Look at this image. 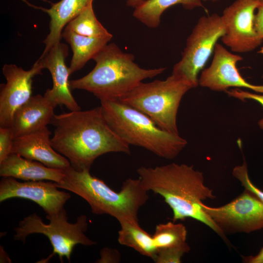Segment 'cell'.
<instances>
[{
    "instance_id": "1",
    "label": "cell",
    "mask_w": 263,
    "mask_h": 263,
    "mask_svg": "<svg viewBox=\"0 0 263 263\" xmlns=\"http://www.w3.org/2000/svg\"><path fill=\"white\" fill-rule=\"evenodd\" d=\"M53 148L76 170L89 169L99 156L109 152L130 153V145L111 128L101 107L54 114Z\"/></svg>"
},
{
    "instance_id": "2",
    "label": "cell",
    "mask_w": 263,
    "mask_h": 263,
    "mask_svg": "<svg viewBox=\"0 0 263 263\" xmlns=\"http://www.w3.org/2000/svg\"><path fill=\"white\" fill-rule=\"evenodd\" d=\"M137 172L146 191L163 198L172 210L173 222L188 218L196 220L210 228L226 244L229 243L201 207L203 201L216 197L205 185L203 172L192 166L175 163L154 168L141 167Z\"/></svg>"
},
{
    "instance_id": "3",
    "label": "cell",
    "mask_w": 263,
    "mask_h": 263,
    "mask_svg": "<svg viewBox=\"0 0 263 263\" xmlns=\"http://www.w3.org/2000/svg\"><path fill=\"white\" fill-rule=\"evenodd\" d=\"M63 172L61 181L55 182L56 187L82 198L94 214L110 215L119 224L139 223V210L149 199L148 191L139 178L126 179L120 190L116 192L92 175L89 169L76 170L71 166L63 169Z\"/></svg>"
},
{
    "instance_id": "4",
    "label": "cell",
    "mask_w": 263,
    "mask_h": 263,
    "mask_svg": "<svg viewBox=\"0 0 263 263\" xmlns=\"http://www.w3.org/2000/svg\"><path fill=\"white\" fill-rule=\"evenodd\" d=\"M95 65L86 75L70 80L71 90H83L100 100L118 99L146 78L162 74L165 68L146 69L134 62V56L114 43L105 46L94 57Z\"/></svg>"
},
{
    "instance_id": "5",
    "label": "cell",
    "mask_w": 263,
    "mask_h": 263,
    "mask_svg": "<svg viewBox=\"0 0 263 263\" xmlns=\"http://www.w3.org/2000/svg\"><path fill=\"white\" fill-rule=\"evenodd\" d=\"M100 102L109 126L129 145L142 147L159 157L172 159L187 144L179 134L163 130L146 114L119 99Z\"/></svg>"
},
{
    "instance_id": "6",
    "label": "cell",
    "mask_w": 263,
    "mask_h": 263,
    "mask_svg": "<svg viewBox=\"0 0 263 263\" xmlns=\"http://www.w3.org/2000/svg\"><path fill=\"white\" fill-rule=\"evenodd\" d=\"M192 88L188 82L172 74L164 80L142 82L118 99L146 114L163 130L179 134L178 110L182 97Z\"/></svg>"
},
{
    "instance_id": "7",
    "label": "cell",
    "mask_w": 263,
    "mask_h": 263,
    "mask_svg": "<svg viewBox=\"0 0 263 263\" xmlns=\"http://www.w3.org/2000/svg\"><path fill=\"white\" fill-rule=\"evenodd\" d=\"M46 216L50 222L48 224H45L38 215L34 213L24 218L14 229V239L23 243H25L26 237L31 234H41L47 237L53 251L48 257L39 263H46L56 254L61 263L63 257L70 262L72 253L76 244L92 246L96 244L95 241L85 234L88 226L86 215L82 214L77 217L75 223L68 221L64 208L56 214Z\"/></svg>"
},
{
    "instance_id": "8",
    "label": "cell",
    "mask_w": 263,
    "mask_h": 263,
    "mask_svg": "<svg viewBox=\"0 0 263 263\" xmlns=\"http://www.w3.org/2000/svg\"><path fill=\"white\" fill-rule=\"evenodd\" d=\"M225 30L222 16L217 14L201 17L188 37L181 59L174 65L172 74L188 81L193 88L198 86V74Z\"/></svg>"
},
{
    "instance_id": "9",
    "label": "cell",
    "mask_w": 263,
    "mask_h": 263,
    "mask_svg": "<svg viewBox=\"0 0 263 263\" xmlns=\"http://www.w3.org/2000/svg\"><path fill=\"white\" fill-rule=\"evenodd\" d=\"M201 206L225 236L236 233H249L263 228V203L246 189L222 206L211 207L203 203Z\"/></svg>"
},
{
    "instance_id": "10",
    "label": "cell",
    "mask_w": 263,
    "mask_h": 263,
    "mask_svg": "<svg viewBox=\"0 0 263 263\" xmlns=\"http://www.w3.org/2000/svg\"><path fill=\"white\" fill-rule=\"evenodd\" d=\"M259 4L256 0H236L224 10L221 16L225 30L221 38L232 52H251L263 42L255 27V12Z\"/></svg>"
},
{
    "instance_id": "11",
    "label": "cell",
    "mask_w": 263,
    "mask_h": 263,
    "mask_svg": "<svg viewBox=\"0 0 263 263\" xmlns=\"http://www.w3.org/2000/svg\"><path fill=\"white\" fill-rule=\"evenodd\" d=\"M43 67L38 59L29 70L15 64H5L2 72L6 83L0 84V127H10L15 112L32 96L33 78Z\"/></svg>"
},
{
    "instance_id": "12",
    "label": "cell",
    "mask_w": 263,
    "mask_h": 263,
    "mask_svg": "<svg viewBox=\"0 0 263 263\" xmlns=\"http://www.w3.org/2000/svg\"><path fill=\"white\" fill-rule=\"evenodd\" d=\"M13 198L31 200L41 207L46 215L64 209L71 198L69 193L58 189L55 182L44 181L19 182L12 177H2L0 181V202Z\"/></svg>"
},
{
    "instance_id": "13",
    "label": "cell",
    "mask_w": 263,
    "mask_h": 263,
    "mask_svg": "<svg viewBox=\"0 0 263 263\" xmlns=\"http://www.w3.org/2000/svg\"><path fill=\"white\" fill-rule=\"evenodd\" d=\"M210 65L204 69L199 78V85L215 91H225L230 87H243L263 93V85L247 82L240 75L237 63L243 60L239 55L233 54L222 45L217 43Z\"/></svg>"
},
{
    "instance_id": "14",
    "label": "cell",
    "mask_w": 263,
    "mask_h": 263,
    "mask_svg": "<svg viewBox=\"0 0 263 263\" xmlns=\"http://www.w3.org/2000/svg\"><path fill=\"white\" fill-rule=\"evenodd\" d=\"M68 56V46L58 42L38 58L43 68L50 72L53 87L47 89L44 95L57 105H64L70 111L80 110V107L73 97L70 86L69 67L65 63Z\"/></svg>"
},
{
    "instance_id": "15",
    "label": "cell",
    "mask_w": 263,
    "mask_h": 263,
    "mask_svg": "<svg viewBox=\"0 0 263 263\" xmlns=\"http://www.w3.org/2000/svg\"><path fill=\"white\" fill-rule=\"evenodd\" d=\"M51 134L47 126L15 138L12 152L38 161L49 168L65 169L71 166V164L67 158L53 148Z\"/></svg>"
},
{
    "instance_id": "16",
    "label": "cell",
    "mask_w": 263,
    "mask_h": 263,
    "mask_svg": "<svg viewBox=\"0 0 263 263\" xmlns=\"http://www.w3.org/2000/svg\"><path fill=\"white\" fill-rule=\"evenodd\" d=\"M56 106L44 95L32 96L13 114L10 127L15 138L47 127L55 114Z\"/></svg>"
},
{
    "instance_id": "17",
    "label": "cell",
    "mask_w": 263,
    "mask_h": 263,
    "mask_svg": "<svg viewBox=\"0 0 263 263\" xmlns=\"http://www.w3.org/2000/svg\"><path fill=\"white\" fill-rule=\"evenodd\" d=\"M63 170L47 167L36 161L12 152L0 162V176L28 181L47 180L60 182Z\"/></svg>"
},
{
    "instance_id": "18",
    "label": "cell",
    "mask_w": 263,
    "mask_h": 263,
    "mask_svg": "<svg viewBox=\"0 0 263 263\" xmlns=\"http://www.w3.org/2000/svg\"><path fill=\"white\" fill-rule=\"evenodd\" d=\"M94 0H60L49 9L40 8L50 18L49 33L43 42L44 55L60 42L62 32L68 23L78 15Z\"/></svg>"
},
{
    "instance_id": "19",
    "label": "cell",
    "mask_w": 263,
    "mask_h": 263,
    "mask_svg": "<svg viewBox=\"0 0 263 263\" xmlns=\"http://www.w3.org/2000/svg\"><path fill=\"white\" fill-rule=\"evenodd\" d=\"M61 37L70 44L73 52L69 66L71 75L81 69L90 59H93L112 39L82 36L65 28Z\"/></svg>"
},
{
    "instance_id": "20",
    "label": "cell",
    "mask_w": 263,
    "mask_h": 263,
    "mask_svg": "<svg viewBox=\"0 0 263 263\" xmlns=\"http://www.w3.org/2000/svg\"><path fill=\"white\" fill-rule=\"evenodd\" d=\"M203 0H148L134 8L133 15L136 19L150 28L159 25L163 12L169 7L177 4L185 9L192 10L203 7Z\"/></svg>"
},
{
    "instance_id": "21",
    "label": "cell",
    "mask_w": 263,
    "mask_h": 263,
    "mask_svg": "<svg viewBox=\"0 0 263 263\" xmlns=\"http://www.w3.org/2000/svg\"><path fill=\"white\" fill-rule=\"evenodd\" d=\"M120 225L118 243L153 260L157 253V248L152 235L142 229L139 223L126 222Z\"/></svg>"
},
{
    "instance_id": "22",
    "label": "cell",
    "mask_w": 263,
    "mask_h": 263,
    "mask_svg": "<svg viewBox=\"0 0 263 263\" xmlns=\"http://www.w3.org/2000/svg\"><path fill=\"white\" fill-rule=\"evenodd\" d=\"M65 28L77 34L89 37L112 38L113 36L97 20L93 2L69 21Z\"/></svg>"
},
{
    "instance_id": "23",
    "label": "cell",
    "mask_w": 263,
    "mask_h": 263,
    "mask_svg": "<svg viewBox=\"0 0 263 263\" xmlns=\"http://www.w3.org/2000/svg\"><path fill=\"white\" fill-rule=\"evenodd\" d=\"M152 237L157 251L179 247L188 244L186 226L183 224L174 222L157 225Z\"/></svg>"
},
{
    "instance_id": "24",
    "label": "cell",
    "mask_w": 263,
    "mask_h": 263,
    "mask_svg": "<svg viewBox=\"0 0 263 263\" xmlns=\"http://www.w3.org/2000/svg\"><path fill=\"white\" fill-rule=\"evenodd\" d=\"M233 176L239 181L242 186L257 196L263 203V191L256 187L251 181L247 164L245 161L242 165L235 167L232 170Z\"/></svg>"
},
{
    "instance_id": "25",
    "label": "cell",
    "mask_w": 263,
    "mask_h": 263,
    "mask_svg": "<svg viewBox=\"0 0 263 263\" xmlns=\"http://www.w3.org/2000/svg\"><path fill=\"white\" fill-rule=\"evenodd\" d=\"M190 250L188 244L179 247L159 249L153 260L156 263H180L182 257Z\"/></svg>"
},
{
    "instance_id": "26",
    "label": "cell",
    "mask_w": 263,
    "mask_h": 263,
    "mask_svg": "<svg viewBox=\"0 0 263 263\" xmlns=\"http://www.w3.org/2000/svg\"><path fill=\"white\" fill-rule=\"evenodd\" d=\"M14 140L11 127H0V162L12 152Z\"/></svg>"
},
{
    "instance_id": "27",
    "label": "cell",
    "mask_w": 263,
    "mask_h": 263,
    "mask_svg": "<svg viewBox=\"0 0 263 263\" xmlns=\"http://www.w3.org/2000/svg\"><path fill=\"white\" fill-rule=\"evenodd\" d=\"M226 92L230 96L237 98L242 101L246 99L254 100L258 102L263 106V93L260 94L237 89L227 91ZM258 125L263 130V118L259 121Z\"/></svg>"
},
{
    "instance_id": "28",
    "label": "cell",
    "mask_w": 263,
    "mask_h": 263,
    "mask_svg": "<svg viewBox=\"0 0 263 263\" xmlns=\"http://www.w3.org/2000/svg\"><path fill=\"white\" fill-rule=\"evenodd\" d=\"M100 258L96 263H117L120 261V255L118 250L109 247H104L100 252Z\"/></svg>"
},
{
    "instance_id": "29",
    "label": "cell",
    "mask_w": 263,
    "mask_h": 263,
    "mask_svg": "<svg viewBox=\"0 0 263 263\" xmlns=\"http://www.w3.org/2000/svg\"><path fill=\"white\" fill-rule=\"evenodd\" d=\"M255 16V27L259 36L263 39V0L260 1Z\"/></svg>"
},
{
    "instance_id": "30",
    "label": "cell",
    "mask_w": 263,
    "mask_h": 263,
    "mask_svg": "<svg viewBox=\"0 0 263 263\" xmlns=\"http://www.w3.org/2000/svg\"><path fill=\"white\" fill-rule=\"evenodd\" d=\"M242 262L244 263H263V246L256 255L243 256Z\"/></svg>"
},
{
    "instance_id": "31",
    "label": "cell",
    "mask_w": 263,
    "mask_h": 263,
    "mask_svg": "<svg viewBox=\"0 0 263 263\" xmlns=\"http://www.w3.org/2000/svg\"><path fill=\"white\" fill-rule=\"evenodd\" d=\"M148 0H127V5L133 8H136Z\"/></svg>"
},
{
    "instance_id": "32",
    "label": "cell",
    "mask_w": 263,
    "mask_h": 263,
    "mask_svg": "<svg viewBox=\"0 0 263 263\" xmlns=\"http://www.w3.org/2000/svg\"><path fill=\"white\" fill-rule=\"evenodd\" d=\"M0 263H9L11 262L9 256L6 252L4 250L2 246H0Z\"/></svg>"
},
{
    "instance_id": "33",
    "label": "cell",
    "mask_w": 263,
    "mask_h": 263,
    "mask_svg": "<svg viewBox=\"0 0 263 263\" xmlns=\"http://www.w3.org/2000/svg\"><path fill=\"white\" fill-rule=\"evenodd\" d=\"M259 53L263 55V46L261 48V49L258 52Z\"/></svg>"
},
{
    "instance_id": "34",
    "label": "cell",
    "mask_w": 263,
    "mask_h": 263,
    "mask_svg": "<svg viewBox=\"0 0 263 263\" xmlns=\"http://www.w3.org/2000/svg\"><path fill=\"white\" fill-rule=\"evenodd\" d=\"M217 1V0H203V1ZM258 0V1H260V0Z\"/></svg>"
},
{
    "instance_id": "35",
    "label": "cell",
    "mask_w": 263,
    "mask_h": 263,
    "mask_svg": "<svg viewBox=\"0 0 263 263\" xmlns=\"http://www.w3.org/2000/svg\"><path fill=\"white\" fill-rule=\"evenodd\" d=\"M41 0L45 1H46V0Z\"/></svg>"
}]
</instances>
